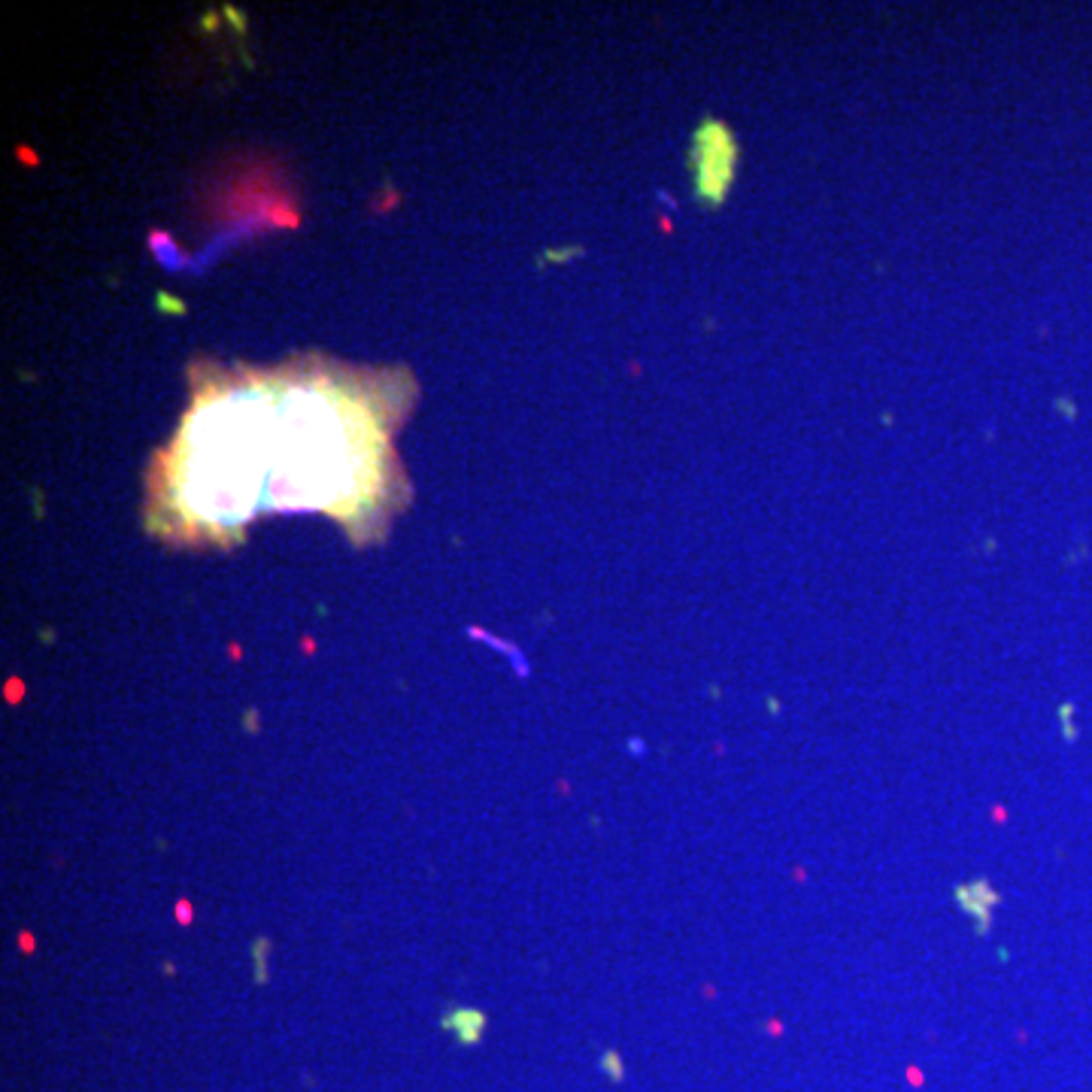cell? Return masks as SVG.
Instances as JSON below:
<instances>
[{
	"label": "cell",
	"instance_id": "obj_1",
	"mask_svg": "<svg viewBox=\"0 0 1092 1092\" xmlns=\"http://www.w3.org/2000/svg\"><path fill=\"white\" fill-rule=\"evenodd\" d=\"M737 171V143L722 122H708L695 137V185L704 201L722 203Z\"/></svg>",
	"mask_w": 1092,
	"mask_h": 1092
}]
</instances>
